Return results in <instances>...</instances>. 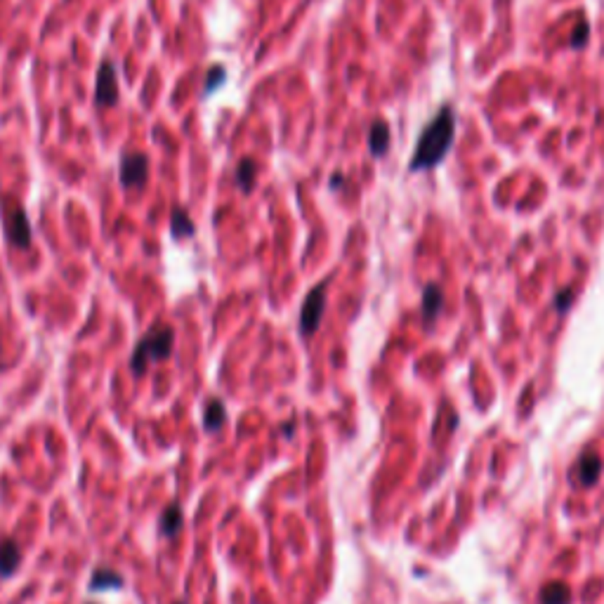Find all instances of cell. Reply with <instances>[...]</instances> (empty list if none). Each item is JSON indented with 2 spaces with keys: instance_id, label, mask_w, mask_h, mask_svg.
I'll use <instances>...</instances> for the list:
<instances>
[{
  "instance_id": "cell-4",
  "label": "cell",
  "mask_w": 604,
  "mask_h": 604,
  "mask_svg": "<svg viewBox=\"0 0 604 604\" xmlns=\"http://www.w3.org/2000/svg\"><path fill=\"white\" fill-rule=\"evenodd\" d=\"M323 309H326V283H319L314 290L307 293V297H304V302H302V312H300L302 335H314L319 331Z\"/></svg>"
},
{
  "instance_id": "cell-5",
  "label": "cell",
  "mask_w": 604,
  "mask_h": 604,
  "mask_svg": "<svg viewBox=\"0 0 604 604\" xmlns=\"http://www.w3.org/2000/svg\"><path fill=\"white\" fill-rule=\"evenodd\" d=\"M95 102H97V107H102V109H111L118 104V76H116L114 61H109V59H104L97 68Z\"/></svg>"
},
{
  "instance_id": "cell-19",
  "label": "cell",
  "mask_w": 604,
  "mask_h": 604,
  "mask_svg": "<svg viewBox=\"0 0 604 604\" xmlns=\"http://www.w3.org/2000/svg\"><path fill=\"white\" fill-rule=\"evenodd\" d=\"M569 300H571V293H569V290H562V295H559V302H557L559 312H564V302L569 304Z\"/></svg>"
},
{
  "instance_id": "cell-9",
  "label": "cell",
  "mask_w": 604,
  "mask_h": 604,
  "mask_svg": "<svg viewBox=\"0 0 604 604\" xmlns=\"http://www.w3.org/2000/svg\"><path fill=\"white\" fill-rule=\"evenodd\" d=\"M600 472L602 460L593 448H588L581 456V463H578V479H581V484H585V487H593L597 479H600Z\"/></svg>"
},
{
  "instance_id": "cell-17",
  "label": "cell",
  "mask_w": 604,
  "mask_h": 604,
  "mask_svg": "<svg viewBox=\"0 0 604 604\" xmlns=\"http://www.w3.org/2000/svg\"><path fill=\"white\" fill-rule=\"evenodd\" d=\"M224 78H227V68H224L222 64L210 66L208 76H205V85H203V97H210V95H213V92L224 83Z\"/></svg>"
},
{
  "instance_id": "cell-10",
  "label": "cell",
  "mask_w": 604,
  "mask_h": 604,
  "mask_svg": "<svg viewBox=\"0 0 604 604\" xmlns=\"http://www.w3.org/2000/svg\"><path fill=\"white\" fill-rule=\"evenodd\" d=\"M170 232L175 239H189V236H194L196 227H194V220L189 217V213H186L184 208H172L170 213Z\"/></svg>"
},
{
  "instance_id": "cell-1",
  "label": "cell",
  "mask_w": 604,
  "mask_h": 604,
  "mask_svg": "<svg viewBox=\"0 0 604 604\" xmlns=\"http://www.w3.org/2000/svg\"><path fill=\"white\" fill-rule=\"evenodd\" d=\"M453 137H456V116L451 109L444 107L420 133L408 170H429V168L441 163L453 145Z\"/></svg>"
},
{
  "instance_id": "cell-3",
  "label": "cell",
  "mask_w": 604,
  "mask_h": 604,
  "mask_svg": "<svg viewBox=\"0 0 604 604\" xmlns=\"http://www.w3.org/2000/svg\"><path fill=\"white\" fill-rule=\"evenodd\" d=\"M3 220H5V232H8V241L20 251H27L31 246V224L29 217L24 213V208L17 201H8L3 198Z\"/></svg>"
},
{
  "instance_id": "cell-11",
  "label": "cell",
  "mask_w": 604,
  "mask_h": 604,
  "mask_svg": "<svg viewBox=\"0 0 604 604\" xmlns=\"http://www.w3.org/2000/svg\"><path fill=\"white\" fill-rule=\"evenodd\" d=\"M227 422V408L220 399H210L203 413V427L205 432H217Z\"/></svg>"
},
{
  "instance_id": "cell-7",
  "label": "cell",
  "mask_w": 604,
  "mask_h": 604,
  "mask_svg": "<svg viewBox=\"0 0 604 604\" xmlns=\"http://www.w3.org/2000/svg\"><path fill=\"white\" fill-rule=\"evenodd\" d=\"M22 564V547L17 540H0V576H12Z\"/></svg>"
},
{
  "instance_id": "cell-13",
  "label": "cell",
  "mask_w": 604,
  "mask_h": 604,
  "mask_svg": "<svg viewBox=\"0 0 604 604\" xmlns=\"http://www.w3.org/2000/svg\"><path fill=\"white\" fill-rule=\"evenodd\" d=\"M123 585H126L123 576L118 574V571L104 566V569H95L92 581H90V590H116V588H123Z\"/></svg>"
},
{
  "instance_id": "cell-6",
  "label": "cell",
  "mask_w": 604,
  "mask_h": 604,
  "mask_svg": "<svg viewBox=\"0 0 604 604\" xmlns=\"http://www.w3.org/2000/svg\"><path fill=\"white\" fill-rule=\"evenodd\" d=\"M149 179V159L140 152L123 154L121 159V184L126 189L145 186Z\"/></svg>"
},
{
  "instance_id": "cell-2",
  "label": "cell",
  "mask_w": 604,
  "mask_h": 604,
  "mask_svg": "<svg viewBox=\"0 0 604 604\" xmlns=\"http://www.w3.org/2000/svg\"><path fill=\"white\" fill-rule=\"evenodd\" d=\"M172 345H175V333L168 323H156L154 328L142 335L140 342L135 345L133 359H130V369H133L135 376H142L147 373L149 366L154 361H163L170 357Z\"/></svg>"
},
{
  "instance_id": "cell-14",
  "label": "cell",
  "mask_w": 604,
  "mask_h": 604,
  "mask_svg": "<svg viewBox=\"0 0 604 604\" xmlns=\"http://www.w3.org/2000/svg\"><path fill=\"white\" fill-rule=\"evenodd\" d=\"M182 529V508L177 506V503H170L163 515H161V533H163L165 538H172L175 533Z\"/></svg>"
},
{
  "instance_id": "cell-16",
  "label": "cell",
  "mask_w": 604,
  "mask_h": 604,
  "mask_svg": "<svg viewBox=\"0 0 604 604\" xmlns=\"http://www.w3.org/2000/svg\"><path fill=\"white\" fill-rule=\"evenodd\" d=\"M255 175H258V165H255L253 159H244L236 165V184H239V189L244 191V194H248V191L253 189Z\"/></svg>"
},
{
  "instance_id": "cell-21",
  "label": "cell",
  "mask_w": 604,
  "mask_h": 604,
  "mask_svg": "<svg viewBox=\"0 0 604 604\" xmlns=\"http://www.w3.org/2000/svg\"><path fill=\"white\" fill-rule=\"evenodd\" d=\"M175 604H184V602H175Z\"/></svg>"
},
{
  "instance_id": "cell-18",
  "label": "cell",
  "mask_w": 604,
  "mask_h": 604,
  "mask_svg": "<svg viewBox=\"0 0 604 604\" xmlns=\"http://www.w3.org/2000/svg\"><path fill=\"white\" fill-rule=\"evenodd\" d=\"M588 43V24L585 22H578L574 34H571V45L574 47H583Z\"/></svg>"
},
{
  "instance_id": "cell-15",
  "label": "cell",
  "mask_w": 604,
  "mask_h": 604,
  "mask_svg": "<svg viewBox=\"0 0 604 604\" xmlns=\"http://www.w3.org/2000/svg\"><path fill=\"white\" fill-rule=\"evenodd\" d=\"M543 604H569V585L562 581H550L540 590Z\"/></svg>"
},
{
  "instance_id": "cell-8",
  "label": "cell",
  "mask_w": 604,
  "mask_h": 604,
  "mask_svg": "<svg viewBox=\"0 0 604 604\" xmlns=\"http://www.w3.org/2000/svg\"><path fill=\"white\" fill-rule=\"evenodd\" d=\"M369 147H371V154L376 159H381V156L388 154V149H390V126H388V121H383V118L373 121V126L369 130Z\"/></svg>"
},
{
  "instance_id": "cell-20",
  "label": "cell",
  "mask_w": 604,
  "mask_h": 604,
  "mask_svg": "<svg viewBox=\"0 0 604 604\" xmlns=\"http://www.w3.org/2000/svg\"><path fill=\"white\" fill-rule=\"evenodd\" d=\"M342 184V175H333V179H331V186L335 189V186H340Z\"/></svg>"
},
{
  "instance_id": "cell-12",
  "label": "cell",
  "mask_w": 604,
  "mask_h": 604,
  "mask_svg": "<svg viewBox=\"0 0 604 604\" xmlns=\"http://www.w3.org/2000/svg\"><path fill=\"white\" fill-rule=\"evenodd\" d=\"M441 304H444V295H441V288L434 283H429L425 293H422V314H425V321L429 323L432 319H437V314L441 312Z\"/></svg>"
}]
</instances>
